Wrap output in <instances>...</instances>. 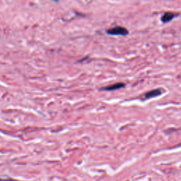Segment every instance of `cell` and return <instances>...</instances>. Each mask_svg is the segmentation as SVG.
Segmentation results:
<instances>
[{"label": "cell", "mask_w": 181, "mask_h": 181, "mask_svg": "<svg viewBox=\"0 0 181 181\" xmlns=\"http://www.w3.org/2000/svg\"><path fill=\"white\" fill-rule=\"evenodd\" d=\"M0 181H9V180H2L1 178H0Z\"/></svg>", "instance_id": "obj_5"}, {"label": "cell", "mask_w": 181, "mask_h": 181, "mask_svg": "<svg viewBox=\"0 0 181 181\" xmlns=\"http://www.w3.org/2000/svg\"><path fill=\"white\" fill-rule=\"evenodd\" d=\"M162 90L161 89H154V90L149 91L148 92H147L146 94L144 95L145 99H149V98H154V97H157L160 96L162 94Z\"/></svg>", "instance_id": "obj_2"}, {"label": "cell", "mask_w": 181, "mask_h": 181, "mask_svg": "<svg viewBox=\"0 0 181 181\" xmlns=\"http://www.w3.org/2000/svg\"><path fill=\"white\" fill-rule=\"evenodd\" d=\"M107 33L112 35H126L128 34L129 31L125 27L115 26L108 29Z\"/></svg>", "instance_id": "obj_1"}, {"label": "cell", "mask_w": 181, "mask_h": 181, "mask_svg": "<svg viewBox=\"0 0 181 181\" xmlns=\"http://www.w3.org/2000/svg\"><path fill=\"white\" fill-rule=\"evenodd\" d=\"M125 87V84L123 83H116L114 84L108 86L103 88L102 89L106 91H114V90H117V89H120L121 88Z\"/></svg>", "instance_id": "obj_4"}, {"label": "cell", "mask_w": 181, "mask_h": 181, "mask_svg": "<svg viewBox=\"0 0 181 181\" xmlns=\"http://www.w3.org/2000/svg\"><path fill=\"white\" fill-rule=\"evenodd\" d=\"M176 14H175L173 12H166L161 17V21L163 23H168V22L171 21L173 18H175Z\"/></svg>", "instance_id": "obj_3"}]
</instances>
